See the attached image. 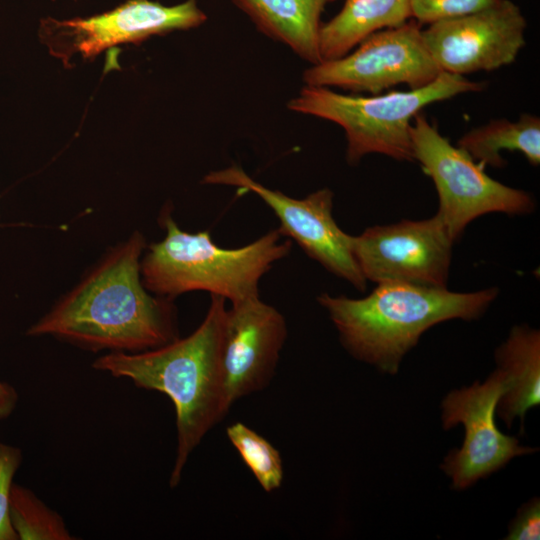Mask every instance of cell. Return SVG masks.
<instances>
[{
	"label": "cell",
	"mask_w": 540,
	"mask_h": 540,
	"mask_svg": "<svg viewBox=\"0 0 540 540\" xmlns=\"http://www.w3.org/2000/svg\"><path fill=\"white\" fill-rule=\"evenodd\" d=\"M145 240L135 232L114 248L29 335H50L81 348L137 353L178 338L170 299L155 297L141 280Z\"/></svg>",
	"instance_id": "1"
},
{
	"label": "cell",
	"mask_w": 540,
	"mask_h": 540,
	"mask_svg": "<svg viewBox=\"0 0 540 540\" xmlns=\"http://www.w3.org/2000/svg\"><path fill=\"white\" fill-rule=\"evenodd\" d=\"M225 302L224 297L211 295L204 320L185 338L137 353L110 352L93 363L96 370L128 378L135 386L166 394L173 402L177 453L171 488L180 482L192 451L232 405L223 366Z\"/></svg>",
	"instance_id": "2"
},
{
	"label": "cell",
	"mask_w": 540,
	"mask_h": 540,
	"mask_svg": "<svg viewBox=\"0 0 540 540\" xmlns=\"http://www.w3.org/2000/svg\"><path fill=\"white\" fill-rule=\"evenodd\" d=\"M498 294L497 287L453 292L387 282L377 284L363 298L322 293L317 301L328 312L342 345L354 358L393 375L426 330L452 319H479Z\"/></svg>",
	"instance_id": "3"
},
{
	"label": "cell",
	"mask_w": 540,
	"mask_h": 540,
	"mask_svg": "<svg viewBox=\"0 0 540 540\" xmlns=\"http://www.w3.org/2000/svg\"><path fill=\"white\" fill-rule=\"evenodd\" d=\"M166 235L153 243L140 262L145 288L171 299L190 291H207L231 304L258 297L261 278L291 251L279 228L240 248L226 249L208 231L188 233L170 215L163 217Z\"/></svg>",
	"instance_id": "4"
},
{
	"label": "cell",
	"mask_w": 540,
	"mask_h": 540,
	"mask_svg": "<svg viewBox=\"0 0 540 540\" xmlns=\"http://www.w3.org/2000/svg\"><path fill=\"white\" fill-rule=\"evenodd\" d=\"M483 88L482 82L441 72L424 87L373 96L341 94L328 87L306 85L287 106L294 112L341 126L347 139L346 159L351 165L371 153L413 161L410 134L413 118L429 104Z\"/></svg>",
	"instance_id": "5"
},
{
	"label": "cell",
	"mask_w": 540,
	"mask_h": 540,
	"mask_svg": "<svg viewBox=\"0 0 540 540\" xmlns=\"http://www.w3.org/2000/svg\"><path fill=\"white\" fill-rule=\"evenodd\" d=\"M410 134L414 160L432 179L438 194L436 214L454 241L482 215L499 212L513 216L534 211L530 193L488 176L485 167L453 146L421 112L413 118Z\"/></svg>",
	"instance_id": "6"
},
{
	"label": "cell",
	"mask_w": 540,
	"mask_h": 540,
	"mask_svg": "<svg viewBox=\"0 0 540 540\" xmlns=\"http://www.w3.org/2000/svg\"><path fill=\"white\" fill-rule=\"evenodd\" d=\"M441 72L425 45L420 24L408 20L369 35L340 58L312 65L303 73V81L308 86L379 94L399 84L424 87Z\"/></svg>",
	"instance_id": "7"
},
{
	"label": "cell",
	"mask_w": 540,
	"mask_h": 540,
	"mask_svg": "<svg viewBox=\"0 0 540 540\" xmlns=\"http://www.w3.org/2000/svg\"><path fill=\"white\" fill-rule=\"evenodd\" d=\"M454 242L437 214L375 225L351 238L354 258L366 280L432 288H447Z\"/></svg>",
	"instance_id": "8"
},
{
	"label": "cell",
	"mask_w": 540,
	"mask_h": 540,
	"mask_svg": "<svg viewBox=\"0 0 540 540\" xmlns=\"http://www.w3.org/2000/svg\"><path fill=\"white\" fill-rule=\"evenodd\" d=\"M205 184L228 185L252 192L273 210L280 221V232L292 238L313 260L327 271L364 291L367 280L352 251L351 235L345 233L332 215L333 192L319 189L295 199L265 187L236 165L208 173Z\"/></svg>",
	"instance_id": "9"
},
{
	"label": "cell",
	"mask_w": 540,
	"mask_h": 540,
	"mask_svg": "<svg viewBox=\"0 0 540 540\" xmlns=\"http://www.w3.org/2000/svg\"><path fill=\"white\" fill-rule=\"evenodd\" d=\"M507 388V377L497 368L483 383L476 381L443 399L444 429L460 423L465 429L461 448L452 450L441 465L454 489H467L503 468L512 458L537 450L519 445L517 438L503 434L496 426V407Z\"/></svg>",
	"instance_id": "10"
},
{
	"label": "cell",
	"mask_w": 540,
	"mask_h": 540,
	"mask_svg": "<svg viewBox=\"0 0 540 540\" xmlns=\"http://www.w3.org/2000/svg\"><path fill=\"white\" fill-rule=\"evenodd\" d=\"M526 19L510 0L432 23L422 35L442 72L464 76L513 63L525 45Z\"/></svg>",
	"instance_id": "11"
},
{
	"label": "cell",
	"mask_w": 540,
	"mask_h": 540,
	"mask_svg": "<svg viewBox=\"0 0 540 540\" xmlns=\"http://www.w3.org/2000/svg\"><path fill=\"white\" fill-rule=\"evenodd\" d=\"M205 13L195 0L164 6L150 0H128L89 18L43 22L42 37L52 54L62 59L73 53L91 58L112 46L139 43L152 35L186 30L203 24Z\"/></svg>",
	"instance_id": "12"
},
{
	"label": "cell",
	"mask_w": 540,
	"mask_h": 540,
	"mask_svg": "<svg viewBox=\"0 0 540 540\" xmlns=\"http://www.w3.org/2000/svg\"><path fill=\"white\" fill-rule=\"evenodd\" d=\"M286 338L283 315L259 296L231 304L223 343V366L231 403L270 383Z\"/></svg>",
	"instance_id": "13"
},
{
	"label": "cell",
	"mask_w": 540,
	"mask_h": 540,
	"mask_svg": "<svg viewBox=\"0 0 540 540\" xmlns=\"http://www.w3.org/2000/svg\"><path fill=\"white\" fill-rule=\"evenodd\" d=\"M268 37L312 65L322 61L321 14L331 0H232Z\"/></svg>",
	"instance_id": "14"
},
{
	"label": "cell",
	"mask_w": 540,
	"mask_h": 540,
	"mask_svg": "<svg viewBox=\"0 0 540 540\" xmlns=\"http://www.w3.org/2000/svg\"><path fill=\"white\" fill-rule=\"evenodd\" d=\"M498 368L504 371L508 388L496 410L508 427L515 418L540 403V333L529 326H514L495 352Z\"/></svg>",
	"instance_id": "15"
},
{
	"label": "cell",
	"mask_w": 540,
	"mask_h": 540,
	"mask_svg": "<svg viewBox=\"0 0 540 540\" xmlns=\"http://www.w3.org/2000/svg\"><path fill=\"white\" fill-rule=\"evenodd\" d=\"M409 19V0H344L340 12L321 25V59L340 58L369 35L400 26Z\"/></svg>",
	"instance_id": "16"
},
{
	"label": "cell",
	"mask_w": 540,
	"mask_h": 540,
	"mask_svg": "<svg viewBox=\"0 0 540 540\" xmlns=\"http://www.w3.org/2000/svg\"><path fill=\"white\" fill-rule=\"evenodd\" d=\"M457 146L483 167L502 168L501 151L521 152L533 165L540 164V118L523 114L517 121L492 120L465 133Z\"/></svg>",
	"instance_id": "17"
},
{
	"label": "cell",
	"mask_w": 540,
	"mask_h": 540,
	"mask_svg": "<svg viewBox=\"0 0 540 540\" xmlns=\"http://www.w3.org/2000/svg\"><path fill=\"white\" fill-rule=\"evenodd\" d=\"M10 519L18 539L71 540L63 518L44 504L32 491L13 484L10 493Z\"/></svg>",
	"instance_id": "18"
},
{
	"label": "cell",
	"mask_w": 540,
	"mask_h": 540,
	"mask_svg": "<svg viewBox=\"0 0 540 540\" xmlns=\"http://www.w3.org/2000/svg\"><path fill=\"white\" fill-rule=\"evenodd\" d=\"M226 433L260 486L266 492L278 489L283 481L279 452L265 438L241 422L227 427Z\"/></svg>",
	"instance_id": "19"
},
{
	"label": "cell",
	"mask_w": 540,
	"mask_h": 540,
	"mask_svg": "<svg viewBox=\"0 0 540 540\" xmlns=\"http://www.w3.org/2000/svg\"><path fill=\"white\" fill-rule=\"evenodd\" d=\"M499 0H409L411 18L419 24L467 15L487 8Z\"/></svg>",
	"instance_id": "20"
},
{
	"label": "cell",
	"mask_w": 540,
	"mask_h": 540,
	"mask_svg": "<svg viewBox=\"0 0 540 540\" xmlns=\"http://www.w3.org/2000/svg\"><path fill=\"white\" fill-rule=\"evenodd\" d=\"M21 459L20 449L0 443V540L18 539L10 519V493Z\"/></svg>",
	"instance_id": "21"
},
{
	"label": "cell",
	"mask_w": 540,
	"mask_h": 540,
	"mask_svg": "<svg viewBox=\"0 0 540 540\" xmlns=\"http://www.w3.org/2000/svg\"><path fill=\"white\" fill-rule=\"evenodd\" d=\"M540 538V501L532 498L519 509L510 524L507 540H538Z\"/></svg>",
	"instance_id": "22"
},
{
	"label": "cell",
	"mask_w": 540,
	"mask_h": 540,
	"mask_svg": "<svg viewBox=\"0 0 540 540\" xmlns=\"http://www.w3.org/2000/svg\"><path fill=\"white\" fill-rule=\"evenodd\" d=\"M17 393L15 389L5 382H0V420L8 417L17 403Z\"/></svg>",
	"instance_id": "23"
}]
</instances>
